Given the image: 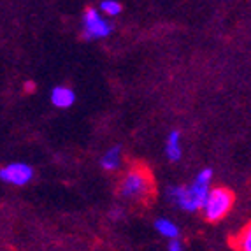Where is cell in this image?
Listing matches in <instances>:
<instances>
[{
	"label": "cell",
	"instance_id": "4",
	"mask_svg": "<svg viewBox=\"0 0 251 251\" xmlns=\"http://www.w3.org/2000/svg\"><path fill=\"white\" fill-rule=\"evenodd\" d=\"M113 32V26L100 13V9L86 7L83 13V35L86 39H104Z\"/></svg>",
	"mask_w": 251,
	"mask_h": 251
},
{
	"label": "cell",
	"instance_id": "11",
	"mask_svg": "<svg viewBox=\"0 0 251 251\" xmlns=\"http://www.w3.org/2000/svg\"><path fill=\"white\" fill-rule=\"evenodd\" d=\"M99 9H100V13L104 14V16L114 18L123 11V5L120 4L118 0H102Z\"/></svg>",
	"mask_w": 251,
	"mask_h": 251
},
{
	"label": "cell",
	"instance_id": "2",
	"mask_svg": "<svg viewBox=\"0 0 251 251\" xmlns=\"http://www.w3.org/2000/svg\"><path fill=\"white\" fill-rule=\"evenodd\" d=\"M211 181H213V171L211 169H202L197 176L193 177V181L188 186H184V184L171 186L167 190V195L172 204L177 205L179 209L188 211V213L201 211L209 192L213 190Z\"/></svg>",
	"mask_w": 251,
	"mask_h": 251
},
{
	"label": "cell",
	"instance_id": "1",
	"mask_svg": "<svg viewBox=\"0 0 251 251\" xmlns=\"http://www.w3.org/2000/svg\"><path fill=\"white\" fill-rule=\"evenodd\" d=\"M118 193L125 201L137 204H150L155 199L156 186L153 179V172L144 163H132L118 184Z\"/></svg>",
	"mask_w": 251,
	"mask_h": 251
},
{
	"label": "cell",
	"instance_id": "3",
	"mask_svg": "<svg viewBox=\"0 0 251 251\" xmlns=\"http://www.w3.org/2000/svg\"><path fill=\"white\" fill-rule=\"evenodd\" d=\"M234 204H235V195L230 188L214 186L209 192V195H207V199H205L201 211L207 222L218 223L230 214Z\"/></svg>",
	"mask_w": 251,
	"mask_h": 251
},
{
	"label": "cell",
	"instance_id": "13",
	"mask_svg": "<svg viewBox=\"0 0 251 251\" xmlns=\"http://www.w3.org/2000/svg\"><path fill=\"white\" fill-rule=\"evenodd\" d=\"M35 90V84L32 83V81H26L25 83V92H28V93H32Z\"/></svg>",
	"mask_w": 251,
	"mask_h": 251
},
{
	"label": "cell",
	"instance_id": "8",
	"mask_svg": "<svg viewBox=\"0 0 251 251\" xmlns=\"http://www.w3.org/2000/svg\"><path fill=\"white\" fill-rule=\"evenodd\" d=\"M100 165L104 171H109V172L118 171V169L122 167V148L120 146L109 148L104 155H102Z\"/></svg>",
	"mask_w": 251,
	"mask_h": 251
},
{
	"label": "cell",
	"instance_id": "10",
	"mask_svg": "<svg viewBox=\"0 0 251 251\" xmlns=\"http://www.w3.org/2000/svg\"><path fill=\"white\" fill-rule=\"evenodd\" d=\"M232 248L235 251H251V222L232 237Z\"/></svg>",
	"mask_w": 251,
	"mask_h": 251
},
{
	"label": "cell",
	"instance_id": "7",
	"mask_svg": "<svg viewBox=\"0 0 251 251\" xmlns=\"http://www.w3.org/2000/svg\"><path fill=\"white\" fill-rule=\"evenodd\" d=\"M165 156L171 162H179L183 156V146H181V132L172 130L165 141Z\"/></svg>",
	"mask_w": 251,
	"mask_h": 251
},
{
	"label": "cell",
	"instance_id": "12",
	"mask_svg": "<svg viewBox=\"0 0 251 251\" xmlns=\"http://www.w3.org/2000/svg\"><path fill=\"white\" fill-rule=\"evenodd\" d=\"M167 250L169 251H184V246H183V243H181V239H174V241H169Z\"/></svg>",
	"mask_w": 251,
	"mask_h": 251
},
{
	"label": "cell",
	"instance_id": "5",
	"mask_svg": "<svg viewBox=\"0 0 251 251\" xmlns=\"http://www.w3.org/2000/svg\"><path fill=\"white\" fill-rule=\"evenodd\" d=\"M34 177V169L25 162H11L5 163L0 169V179L13 186H25Z\"/></svg>",
	"mask_w": 251,
	"mask_h": 251
},
{
	"label": "cell",
	"instance_id": "9",
	"mask_svg": "<svg viewBox=\"0 0 251 251\" xmlns=\"http://www.w3.org/2000/svg\"><path fill=\"white\" fill-rule=\"evenodd\" d=\"M155 230L158 232L162 237L169 239V241L179 239V226L172 222V220H169V218H156Z\"/></svg>",
	"mask_w": 251,
	"mask_h": 251
},
{
	"label": "cell",
	"instance_id": "6",
	"mask_svg": "<svg viewBox=\"0 0 251 251\" xmlns=\"http://www.w3.org/2000/svg\"><path fill=\"white\" fill-rule=\"evenodd\" d=\"M50 100L54 107L58 109H69L74 105L75 102V93L72 88L69 86H63V84H58V86H54L53 90L50 92Z\"/></svg>",
	"mask_w": 251,
	"mask_h": 251
}]
</instances>
